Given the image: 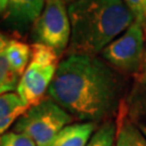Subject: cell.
I'll use <instances>...</instances> for the list:
<instances>
[{"label": "cell", "mask_w": 146, "mask_h": 146, "mask_svg": "<svg viewBox=\"0 0 146 146\" xmlns=\"http://www.w3.org/2000/svg\"><path fill=\"white\" fill-rule=\"evenodd\" d=\"M94 122H75L64 127L50 146H87L96 130Z\"/></svg>", "instance_id": "cell-8"}, {"label": "cell", "mask_w": 146, "mask_h": 146, "mask_svg": "<svg viewBox=\"0 0 146 146\" xmlns=\"http://www.w3.org/2000/svg\"><path fill=\"white\" fill-rule=\"evenodd\" d=\"M115 146H146V137L128 117L125 101L117 114Z\"/></svg>", "instance_id": "cell-10"}, {"label": "cell", "mask_w": 146, "mask_h": 146, "mask_svg": "<svg viewBox=\"0 0 146 146\" xmlns=\"http://www.w3.org/2000/svg\"><path fill=\"white\" fill-rule=\"evenodd\" d=\"M72 26L66 3L63 0H46L40 16L31 26L34 43L50 47L61 56L70 42Z\"/></svg>", "instance_id": "cell-5"}, {"label": "cell", "mask_w": 146, "mask_h": 146, "mask_svg": "<svg viewBox=\"0 0 146 146\" xmlns=\"http://www.w3.org/2000/svg\"><path fill=\"white\" fill-rule=\"evenodd\" d=\"M0 146H37L35 142L24 133L15 131L5 132L0 135Z\"/></svg>", "instance_id": "cell-15"}, {"label": "cell", "mask_w": 146, "mask_h": 146, "mask_svg": "<svg viewBox=\"0 0 146 146\" xmlns=\"http://www.w3.org/2000/svg\"><path fill=\"white\" fill-rule=\"evenodd\" d=\"M145 25L134 21L127 31L102 51V58L125 74H137L144 65L146 51Z\"/></svg>", "instance_id": "cell-6"}, {"label": "cell", "mask_w": 146, "mask_h": 146, "mask_svg": "<svg viewBox=\"0 0 146 146\" xmlns=\"http://www.w3.org/2000/svg\"><path fill=\"white\" fill-rule=\"evenodd\" d=\"M116 121L108 120L98 127L87 146H115Z\"/></svg>", "instance_id": "cell-14"}, {"label": "cell", "mask_w": 146, "mask_h": 146, "mask_svg": "<svg viewBox=\"0 0 146 146\" xmlns=\"http://www.w3.org/2000/svg\"><path fill=\"white\" fill-rule=\"evenodd\" d=\"M128 117L146 137V82H137L129 98L125 100Z\"/></svg>", "instance_id": "cell-9"}, {"label": "cell", "mask_w": 146, "mask_h": 146, "mask_svg": "<svg viewBox=\"0 0 146 146\" xmlns=\"http://www.w3.org/2000/svg\"><path fill=\"white\" fill-rule=\"evenodd\" d=\"M74 119L58 103L46 96L16 120L12 131L26 134L37 146H50L58 132Z\"/></svg>", "instance_id": "cell-3"}, {"label": "cell", "mask_w": 146, "mask_h": 146, "mask_svg": "<svg viewBox=\"0 0 146 146\" xmlns=\"http://www.w3.org/2000/svg\"><path fill=\"white\" fill-rule=\"evenodd\" d=\"M46 0H9L5 19L10 25L25 31L40 16Z\"/></svg>", "instance_id": "cell-7"}, {"label": "cell", "mask_w": 146, "mask_h": 146, "mask_svg": "<svg viewBox=\"0 0 146 146\" xmlns=\"http://www.w3.org/2000/svg\"><path fill=\"white\" fill-rule=\"evenodd\" d=\"M8 43H9V40H8V38L0 31V52H2V51H5L7 46H8Z\"/></svg>", "instance_id": "cell-17"}, {"label": "cell", "mask_w": 146, "mask_h": 146, "mask_svg": "<svg viewBox=\"0 0 146 146\" xmlns=\"http://www.w3.org/2000/svg\"><path fill=\"white\" fill-rule=\"evenodd\" d=\"M28 105L17 93L11 92L0 95V135L13 125L27 110Z\"/></svg>", "instance_id": "cell-11"}, {"label": "cell", "mask_w": 146, "mask_h": 146, "mask_svg": "<svg viewBox=\"0 0 146 146\" xmlns=\"http://www.w3.org/2000/svg\"><path fill=\"white\" fill-rule=\"evenodd\" d=\"M20 79L21 77L11 68L5 52H0V95L16 90Z\"/></svg>", "instance_id": "cell-13"}, {"label": "cell", "mask_w": 146, "mask_h": 146, "mask_svg": "<svg viewBox=\"0 0 146 146\" xmlns=\"http://www.w3.org/2000/svg\"><path fill=\"white\" fill-rule=\"evenodd\" d=\"M8 3H9V0H0V13H2L5 10H7Z\"/></svg>", "instance_id": "cell-18"}, {"label": "cell", "mask_w": 146, "mask_h": 146, "mask_svg": "<svg viewBox=\"0 0 146 146\" xmlns=\"http://www.w3.org/2000/svg\"><path fill=\"white\" fill-rule=\"evenodd\" d=\"M141 81L146 82V51H145V58H144V65H143V74H142Z\"/></svg>", "instance_id": "cell-19"}, {"label": "cell", "mask_w": 146, "mask_h": 146, "mask_svg": "<svg viewBox=\"0 0 146 146\" xmlns=\"http://www.w3.org/2000/svg\"><path fill=\"white\" fill-rule=\"evenodd\" d=\"M65 3H68V5H70V3H73L75 1H77V0H63Z\"/></svg>", "instance_id": "cell-20"}, {"label": "cell", "mask_w": 146, "mask_h": 146, "mask_svg": "<svg viewBox=\"0 0 146 146\" xmlns=\"http://www.w3.org/2000/svg\"><path fill=\"white\" fill-rule=\"evenodd\" d=\"M67 11L72 26L67 55H98L135 21L123 0H77Z\"/></svg>", "instance_id": "cell-2"}, {"label": "cell", "mask_w": 146, "mask_h": 146, "mask_svg": "<svg viewBox=\"0 0 146 146\" xmlns=\"http://www.w3.org/2000/svg\"><path fill=\"white\" fill-rule=\"evenodd\" d=\"M125 90V79L103 58L72 54L58 64L48 96L74 118L99 125L117 116Z\"/></svg>", "instance_id": "cell-1"}, {"label": "cell", "mask_w": 146, "mask_h": 146, "mask_svg": "<svg viewBox=\"0 0 146 146\" xmlns=\"http://www.w3.org/2000/svg\"><path fill=\"white\" fill-rule=\"evenodd\" d=\"M31 61L16 89V93L31 107L46 98L58 67V53L50 47L33 43Z\"/></svg>", "instance_id": "cell-4"}, {"label": "cell", "mask_w": 146, "mask_h": 146, "mask_svg": "<svg viewBox=\"0 0 146 146\" xmlns=\"http://www.w3.org/2000/svg\"><path fill=\"white\" fill-rule=\"evenodd\" d=\"M5 52L11 68L20 77H22L31 61V46L20 40L12 39V40H9Z\"/></svg>", "instance_id": "cell-12"}, {"label": "cell", "mask_w": 146, "mask_h": 146, "mask_svg": "<svg viewBox=\"0 0 146 146\" xmlns=\"http://www.w3.org/2000/svg\"><path fill=\"white\" fill-rule=\"evenodd\" d=\"M127 7L134 15L135 21L143 23L146 26V0H123Z\"/></svg>", "instance_id": "cell-16"}]
</instances>
